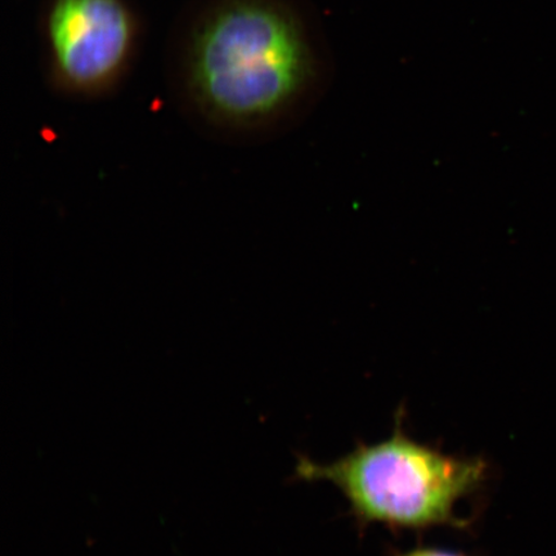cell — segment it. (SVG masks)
I'll use <instances>...</instances> for the list:
<instances>
[{
  "label": "cell",
  "mask_w": 556,
  "mask_h": 556,
  "mask_svg": "<svg viewBox=\"0 0 556 556\" xmlns=\"http://www.w3.org/2000/svg\"><path fill=\"white\" fill-rule=\"evenodd\" d=\"M397 556H471L462 552L448 551L441 547H415L413 551L401 553Z\"/></svg>",
  "instance_id": "4"
},
{
  "label": "cell",
  "mask_w": 556,
  "mask_h": 556,
  "mask_svg": "<svg viewBox=\"0 0 556 556\" xmlns=\"http://www.w3.org/2000/svg\"><path fill=\"white\" fill-rule=\"evenodd\" d=\"M45 34L55 78L78 92H94L129 64L137 25L124 0H52Z\"/></svg>",
  "instance_id": "3"
},
{
  "label": "cell",
  "mask_w": 556,
  "mask_h": 556,
  "mask_svg": "<svg viewBox=\"0 0 556 556\" xmlns=\"http://www.w3.org/2000/svg\"><path fill=\"white\" fill-rule=\"evenodd\" d=\"M182 66L213 119L254 124L282 113L323 73V41L291 0H213L187 31Z\"/></svg>",
  "instance_id": "1"
},
{
  "label": "cell",
  "mask_w": 556,
  "mask_h": 556,
  "mask_svg": "<svg viewBox=\"0 0 556 556\" xmlns=\"http://www.w3.org/2000/svg\"><path fill=\"white\" fill-rule=\"evenodd\" d=\"M402 414L393 434L375 444L358 443L329 464L298 456L296 481L329 482L343 493L359 526L379 523L392 530L424 531L438 526L465 530L455 513L460 500L482 489L489 464L482 457H458L417 442L403 429Z\"/></svg>",
  "instance_id": "2"
}]
</instances>
